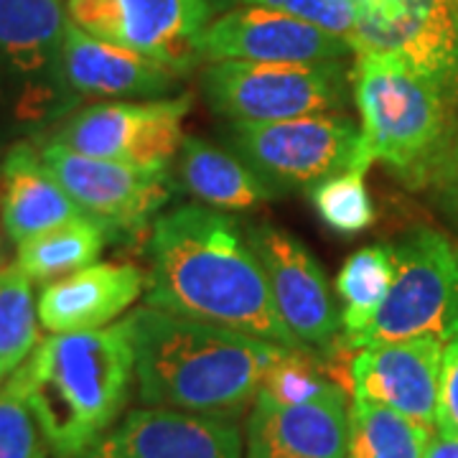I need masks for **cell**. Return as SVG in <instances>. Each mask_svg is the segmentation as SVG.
Wrapping results in <instances>:
<instances>
[{
	"label": "cell",
	"mask_w": 458,
	"mask_h": 458,
	"mask_svg": "<svg viewBox=\"0 0 458 458\" xmlns=\"http://www.w3.org/2000/svg\"><path fill=\"white\" fill-rule=\"evenodd\" d=\"M125 318L138 394L148 408L234 420L255 403L265 375L288 349L150 306Z\"/></svg>",
	"instance_id": "obj_2"
},
{
	"label": "cell",
	"mask_w": 458,
	"mask_h": 458,
	"mask_svg": "<svg viewBox=\"0 0 458 458\" xmlns=\"http://www.w3.org/2000/svg\"><path fill=\"white\" fill-rule=\"evenodd\" d=\"M346 390L309 403L258 393L245 426V458H346Z\"/></svg>",
	"instance_id": "obj_17"
},
{
	"label": "cell",
	"mask_w": 458,
	"mask_h": 458,
	"mask_svg": "<svg viewBox=\"0 0 458 458\" xmlns=\"http://www.w3.org/2000/svg\"><path fill=\"white\" fill-rule=\"evenodd\" d=\"M430 436L433 428L385 405L352 397L346 458H426Z\"/></svg>",
	"instance_id": "obj_24"
},
{
	"label": "cell",
	"mask_w": 458,
	"mask_h": 458,
	"mask_svg": "<svg viewBox=\"0 0 458 458\" xmlns=\"http://www.w3.org/2000/svg\"><path fill=\"white\" fill-rule=\"evenodd\" d=\"M247 242L260 260L276 309L295 342L313 352L342 344V316L311 250L273 225L247 229Z\"/></svg>",
	"instance_id": "obj_13"
},
{
	"label": "cell",
	"mask_w": 458,
	"mask_h": 458,
	"mask_svg": "<svg viewBox=\"0 0 458 458\" xmlns=\"http://www.w3.org/2000/svg\"><path fill=\"white\" fill-rule=\"evenodd\" d=\"M209 5H212V11L216 13V11H225V8H232L234 3H240V0H207Z\"/></svg>",
	"instance_id": "obj_32"
},
{
	"label": "cell",
	"mask_w": 458,
	"mask_h": 458,
	"mask_svg": "<svg viewBox=\"0 0 458 458\" xmlns=\"http://www.w3.org/2000/svg\"><path fill=\"white\" fill-rule=\"evenodd\" d=\"M443 346L436 339L361 346L349 361L352 397L385 405L436 430Z\"/></svg>",
	"instance_id": "obj_15"
},
{
	"label": "cell",
	"mask_w": 458,
	"mask_h": 458,
	"mask_svg": "<svg viewBox=\"0 0 458 458\" xmlns=\"http://www.w3.org/2000/svg\"><path fill=\"white\" fill-rule=\"evenodd\" d=\"M204 62H260V64H328L342 62L352 47L344 36L270 8H229L212 18L201 33Z\"/></svg>",
	"instance_id": "obj_14"
},
{
	"label": "cell",
	"mask_w": 458,
	"mask_h": 458,
	"mask_svg": "<svg viewBox=\"0 0 458 458\" xmlns=\"http://www.w3.org/2000/svg\"><path fill=\"white\" fill-rule=\"evenodd\" d=\"M451 5H454V13H456V21H458V0H451Z\"/></svg>",
	"instance_id": "obj_33"
},
{
	"label": "cell",
	"mask_w": 458,
	"mask_h": 458,
	"mask_svg": "<svg viewBox=\"0 0 458 458\" xmlns=\"http://www.w3.org/2000/svg\"><path fill=\"white\" fill-rule=\"evenodd\" d=\"M201 89L214 113L229 123H270L339 113L346 105L344 69L328 64L209 62Z\"/></svg>",
	"instance_id": "obj_7"
},
{
	"label": "cell",
	"mask_w": 458,
	"mask_h": 458,
	"mask_svg": "<svg viewBox=\"0 0 458 458\" xmlns=\"http://www.w3.org/2000/svg\"><path fill=\"white\" fill-rule=\"evenodd\" d=\"M146 252V306L303 349L280 318L255 250L222 209L181 204L156 216Z\"/></svg>",
	"instance_id": "obj_1"
},
{
	"label": "cell",
	"mask_w": 458,
	"mask_h": 458,
	"mask_svg": "<svg viewBox=\"0 0 458 458\" xmlns=\"http://www.w3.org/2000/svg\"><path fill=\"white\" fill-rule=\"evenodd\" d=\"M64 0H0V107L41 128L74 110L64 77Z\"/></svg>",
	"instance_id": "obj_5"
},
{
	"label": "cell",
	"mask_w": 458,
	"mask_h": 458,
	"mask_svg": "<svg viewBox=\"0 0 458 458\" xmlns=\"http://www.w3.org/2000/svg\"><path fill=\"white\" fill-rule=\"evenodd\" d=\"M245 5L270 8L285 16L301 18L311 26L349 38L357 29V5L354 0H240Z\"/></svg>",
	"instance_id": "obj_28"
},
{
	"label": "cell",
	"mask_w": 458,
	"mask_h": 458,
	"mask_svg": "<svg viewBox=\"0 0 458 458\" xmlns=\"http://www.w3.org/2000/svg\"><path fill=\"white\" fill-rule=\"evenodd\" d=\"M44 436L23 397L8 385L0 390V458H44Z\"/></svg>",
	"instance_id": "obj_27"
},
{
	"label": "cell",
	"mask_w": 458,
	"mask_h": 458,
	"mask_svg": "<svg viewBox=\"0 0 458 458\" xmlns=\"http://www.w3.org/2000/svg\"><path fill=\"white\" fill-rule=\"evenodd\" d=\"M189 110V95L99 102L69 114L51 140L92 158L168 168L183 143L181 123Z\"/></svg>",
	"instance_id": "obj_9"
},
{
	"label": "cell",
	"mask_w": 458,
	"mask_h": 458,
	"mask_svg": "<svg viewBox=\"0 0 458 458\" xmlns=\"http://www.w3.org/2000/svg\"><path fill=\"white\" fill-rule=\"evenodd\" d=\"M423 179L433 186L443 209L458 222V146L448 143V148L433 161Z\"/></svg>",
	"instance_id": "obj_30"
},
{
	"label": "cell",
	"mask_w": 458,
	"mask_h": 458,
	"mask_svg": "<svg viewBox=\"0 0 458 458\" xmlns=\"http://www.w3.org/2000/svg\"><path fill=\"white\" fill-rule=\"evenodd\" d=\"M394 278L393 245H367L349 255L336 276V295L342 303L344 342L354 339L372 324L385 303Z\"/></svg>",
	"instance_id": "obj_23"
},
{
	"label": "cell",
	"mask_w": 458,
	"mask_h": 458,
	"mask_svg": "<svg viewBox=\"0 0 458 458\" xmlns=\"http://www.w3.org/2000/svg\"><path fill=\"white\" fill-rule=\"evenodd\" d=\"M179 183L201 204L222 212H242L278 194L252 165L201 138H183Z\"/></svg>",
	"instance_id": "obj_21"
},
{
	"label": "cell",
	"mask_w": 458,
	"mask_h": 458,
	"mask_svg": "<svg viewBox=\"0 0 458 458\" xmlns=\"http://www.w3.org/2000/svg\"><path fill=\"white\" fill-rule=\"evenodd\" d=\"M41 342L33 280L18 267L0 270V372L13 375Z\"/></svg>",
	"instance_id": "obj_25"
},
{
	"label": "cell",
	"mask_w": 458,
	"mask_h": 458,
	"mask_svg": "<svg viewBox=\"0 0 458 458\" xmlns=\"http://www.w3.org/2000/svg\"><path fill=\"white\" fill-rule=\"evenodd\" d=\"M44 458H47V456H44Z\"/></svg>",
	"instance_id": "obj_35"
},
{
	"label": "cell",
	"mask_w": 458,
	"mask_h": 458,
	"mask_svg": "<svg viewBox=\"0 0 458 458\" xmlns=\"http://www.w3.org/2000/svg\"><path fill=\"white\" fill-rule=\"evenodd\" d=\"M38 153L69 199L82 214L98 219L110 234H135L146 229L174 194L168 168H143L92 158L54 140L44 143Z\"/></svg>",
	"instance_id": "obj_11"
},
{
	"label": "cell",
	"mask_w": 458,
	"mask_h": 458,
	"mask_svg": "<svg viewBox=\"0 0 458 458\" xmlns=\"http://www.w3.org/2000/svg\"><path fill=\"white\" fill-rule=\"evenodd\" d=\"M229 143L276 189L313 186L342 171H357L360 128L339 113L270 123H229Z\"/></svg>",
	"instance_id": "obj_8"
},
{
	"label": "cell",
	"mask_w": 458,
	"mask_h": 458,
	"mask_svg": "<svg viewBox=\"0 0 458 458\" xmlns=\"http://www.w3.org/2000/svg\"><path fill=\"white\" fill-rule=\"evenodd\" d=\"M64 77L80 99H158L179 87L181 74L138 51L102 41L69 21L64 33Z\"/></svg>",
	"instance_id": "obj_18"
},
{
	"label": "cell",
	"mask_w": 458,
	"mask_h": 458,
	"mask_svg": "<svg viewBox=\"0 0 458 458\" xmlns=\"http://www.w3.org/2000/svg\"><path fill=\"white\" fill-rule=\"evenodd\" d=\"M82 209L51 176L31 143H18L0 164V216L11 242L21 245L33 234L80 216Z\"/></svg>",
	"instance_id": "obj_20"
},
{
	"label": "cell",
	"mask_w": 458,
	"mask_h": 458,
	"mask_svg": "<svg viewBox=\"0 0 458 458\" xmlns=\"http://www.w3.org/2000/svg\"><path fill=\"white\" fill-rule=\"evenodd\" d=\"M426 458H458V436H448V433H433L430 443H428Z\"/></svg>",
	"instance_id": "obj_31"
},
{
	"label": "cell",
	"mask_w": 458,
	"mask_h": 458,
	"mask_svg": "<svg viewBox=\"0 0 458 458\" xmlns=\"http://www.w3.org/2000/svg\"><path fill=\"white\" fill-rule=\"evenodd\" d=\"M87 458H242V430L232 418L138 408Z\"/></svg>",
	"instance_id": "obj_16"
},
{
	"label": "cell",
	"mask_w": 458,
	"mask_h": 458,
	"mask_svg": "<svg viewBox=\"0 0 458 458\" xmlns=\"http://www.w3.org/2000/svg\"><path fill=\"white\" fill-rule=\"evenodd\" d=\"M214 11L207 0H66V18L179 74L201 62L199 41Z\"/></svg>",
	"instance_id": "obj_10"
},
{
	"label": "cell",
	"mask_w": 458,
	"mask_h": 458,
	"mask_svg": "<svg viewBox=\"0 0 458 458\" xmlns=\"http://www.w3.org/2000/svg\"><path fill=\"white\" fill-rule=\"evenodd\" d=\"M311 201L324 225L339 234H360L375 225L377 212L361 171H342L311 186Z\"/></svg>",
	"instance_id": "obj_26"
},
{
	"label": "cell",
	"mask_w": 458,
	"mask_h": 458,
	"mask_svg": "<svg viewBox=\"0 0 458 458\" xmlns=\"http://www.w3.org/2000/svg\"><path fill=\"white\" fill-rule=\"evenodd\" d=\"M146 291L131 262H98L49 283L38 295V321L51 334L98 331L113 324Z\"/></svg>",
	"instance_id": "obj_19"
},
{
	"label": "cell",
	"mask_w": 458,
	"mask_h": 458,
	"mask_svg": "<svg viewBox=\"0 0 458 458\" xmlns=\"http://www.w3.org/2000/svg\"><path fill=\"white\" fill-rule=\"evenodd\" d=\"M354 54H394L458 99V21L451 0H354Z\"/></svg>",
	"instance_id": "obj_12"
},
{
	"label": "cell",
	"mask_w": 458,
	"mask_h": 458,
	"mask_svg": "<svg viewBox=\"0 0 458 458\" xmlns=\"http://www.w3.org/2000/svg\"><path fill=\"white\" fill-rule=\"evenodd\" d=\"M0 382H3V372H0Z\"/></svg>",
	"instance_id": "obj_34"
},
{
	"label": "cell",
	"mask_w": 458,
	"mask_h": 458,
	"mask_svg": "<svg viewBox=\"0 0 458 458\" xmlns=\"http://www.w3.org/2000/svg\"><path fill=\"white\" fill-rule=\"evenodd\" d=\"M436 430L458 436V336L443 346L441 393H438V412Z\"/></svg>",
	"instance_id": "obj_29"
},
{
	"label": "cell",
	"mask_w": 458,
	"mask_h": 458,
	"mask_svg": "<svg viewBox=\"0 0 458 458\" xmlns=\"http://www.w3.org/2000/svg\"><path fill=\"white\" fill-rule=\"evenodd\" d=\"M394 278L372 324L344 342L349 349L372 344L458 336V245L430 227L394 242Z\"/></svg>",
	"instance_id": "obj_6"
},
{
	"label": "cell",
	"mask_w": 458,
	"mask_h": 458,
	"mask_svg": "<svg viewBox=\"0 0 458 458\" xmlns=\"http://www.w3.org/2000/svg\"><path fill=\"white\" fill-rule=\"evenodd\" d=\"M135 349L128 318L38 342L8 379L59 458H87L128 403Z\"/></svg>",
	"instance_id": "obj_3"
},
{
	"label": "cell",
	"mask_w": 458,
	"mask_h": 458,
	"mask_svg": "<svg viewBox=\"0 0 458 458\" xmlns=\"http://www.w3.org/2000/svg\"><path fill=\"white\" fill-rule=\"evenodd\" d=\"M110 232L98 219L80 214L69 222L33 234L18 245L16 265L33 283H54L95 265Z\"/></svg>",
	"instance_id": "obj_22"
},
{
	"label": "cell",
	"mask_w": 458,
	"mask_h": 458,
	"mask_svg": "<svg viewBox=\"0 0 458 458\" xmlns=\"http://www.w3.org/2000/svg\"><path fill=\"white\" fill-rule=\"evenodd\" d=\"M349 80L361 117L357 171L387 164L403 176L423 179L448 148L454 99L394 54H357Z\"/></svg>",
	"instance_id": "obj_4"
}]
</instances>
